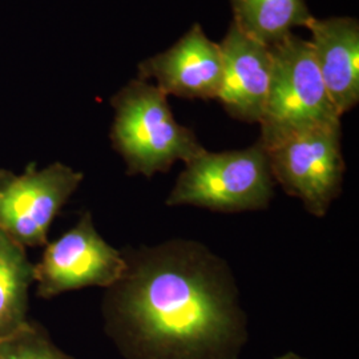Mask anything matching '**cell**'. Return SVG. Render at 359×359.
I'll list each match as a JSON object with an SVG mask.
<instances>
[{"instance_id":"6da1fadb","label":"cell","mask_w":359,"mask_h":359,"mask_svg":"<svg viewBox=\"0 0 359 359\" xmlns=\"http://www.w3.org/2000/svg\"><path fill=\"white\" fill-rule=\"evenodd\" d=\"M116 311L144 359H228L243 321L216 259L192 246H165L129 269Z\"/></svg>"},{"instance_id":"7a4b0ae2","label":"cell","mask_w":359,"mask_h":359,"mask_svg":"<svg viewBox=\"0 0 359 359\" xmlns=\"http://www.w3.org/2000/svg\"><path fill=\"white\" fill-rule=\"evenodd\" d=\"M112 105L116 115L111 137L132 175L151 177L205 149L191 129L176 121L167 95L148 80L129 81Z\"/></svg>"},{"instance_id":"3957f363","label":"cell","mask_w":359,"mask_h":359,"mask_svg":"<svg viewBox=\"0 0 359 359\" xmlns=\"http://www.w3.org/2000/svg\"><path fill=\"white\" fill-rule=\"evenodd\" d=\"M270 48L269 95L259 121L262 147L304 129L341 123L342 116L329 97L308 40L290 34Z\"/></svg>"},{"instance_id":"277c9868","label":"cell","mask_w":359,"mask_h":359,"mask_svg":"<svg viewBox=\"0 0 359 359\" xmlns=\"http://www.w3.org/2000/svg\"><path fill=\"white\" fill-rule=\"evenodd\" d=\"M274 177L262 144L241 151L204 149L185 163L168 205H194L219 212L262 209L274 192Z\"/></svg>"},{"instance_id":"5b68a950","label":"cell","mask_w":359,"mask_h":359,"mask_svg":"<svg viewBox=\"0 0 359 359\" xmlns=\"http://www.w3.org/2000/svg\"><path fill=\"white\" fill-rule=\"evenodd\" d=\"M264 149L274 181L299 198L311 215L322 217L344 180L341 123L295 132Z\"/></svg>"},{"instance_id":"8992f818","label":"cell","mask_w":359,"mask_h":359,"mask_svg":"<svg viewBox=\"0 0 359 359\" xmlns=\"http://www.w3.org/2000/svg\"><path fill=\"white\" fill-rule=\"evenodd\" d=\"M83 173L55 163L16 176L0 170V231L22 246L47 244L52 221L75 192Z\"/></svg>"},{"instance_id":"52a82bcc","label":"cell","mask_w":359,"mask_h":359,"mask_svg":"<svg viewBox=\"0 0 359 359\" xmlns=\"http://www.w3.org/2000/svg\"><path fill=\"white\" fill-rule=\"evenodd\" d=\"M118 250L96 231L90 215L47 246L34 266L38 294L44 298L87 286H116L128 271Z\"/></svg>"},{"instance_id":"ba28073f","label":"cell","mask_w":359,"mask_h":359,"mask_svg":"<svg viewBox=\"0 0 359 359\" xmlns=\"http://www.w3.org/2000/svg\"><path fill=\"white\" fill-rule=\"evenodd\" d=\"M139 79H154L167 96L184 99H217L222 80L219 43L193 25L179 41L139 65Z\"/></svg>"},{"instance_id":"9c48e42d","label":"cell","mask_w":359,"mask_h":359,"mask_svg":"<svg viewBox=\"0 0 359 359\" xmlns=\"http://www.w3.org/2000/svg\"><path fill=\"white\" fill-rule=\"evenodd\" d=\"M219 48L222 80L217 100L231 117L259 124L269 95L271 48L248 36L234 23L219 43Z\"/></svg>"},{"instance_id":"30bf717a","label":"cell","mask_w":359,"mask_h":359,"mask_svg":"<svg viewBox=\"0 0 359 359\" xmlns=\"http://www.w3.org/2000/svg\"><path fill=\"white\" fill-rule=\"evenodd\" d=\"M309 46L322 81L341 116L359 102V23L339 16L309 22Z\"/></svg>"},{"instance_id":"8fae6325","label":"cell","mask_w":359,"mask_h":359,"mask_svg":"<svg viewBox=\"0 0 359 359\" xmlns=\"http://www.w3.org/2000/svg\"><path fill=\"white\" fill-rule=\"evenodd\" d=\"M233 23L257 41L274 46L314 18L305 0H231Z\"/></svg>"},{"instance_id":"7c38bea8","label":"cell","mask_w":359,"mask_h":359,"mask_svg":"<svg viewBox=\"0 0 359 359\" xmlns=\"http://www.w3.org/2000/svg\"><path fill=\"white\" fill-rule=\"evenodd\" d=\"M34 266L25 246L0 231V339L26 329L28 289Z\"/></svg>"},{"instance_id":"4fadbf2b","label":"cell","mask_w":359,"mask_h":359,"mask_svg":"<svg viewBox=\"0 0 359 359\" xmlns=\"http://www.w3.org/2000/svg\"><path fill=\"white\" fill-rule=\"evenodd\" d=\"M0 359H67L29 325L0 339Z\"/></svg>"},{"instance_id":"5bb4252c","label":"cell","mask_w":359,"mask_h":359,"mask_svg":"<svg viewBox=\"0 0 359 359\" xmlns=\"http://www.w3.org/2000/svg\"><path fill=\"white\" fill-rule=\"evenodd\" d=\"M277 359H305L301 358L299 355H297L294 353H286V354H283L281 357H278Z\"/></svg>"}]
</instances>
